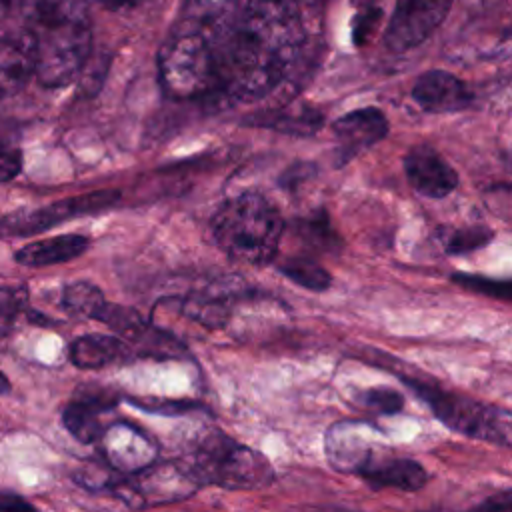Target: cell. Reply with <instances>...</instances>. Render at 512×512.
<instances>
[{
  "instance_id": "1",
  "label": "cell",
  "mask_w": 512,
  "mask_h": 512,
  "mask_svg": "<svg viewBox=\"0 0 512 512\" xmlns=\"http://www.w3.org/2000/svg\"><path fill=\"white\" fill-rule=\"evenodd\" d=\"M220 38L214 52V82L232 100H260L286 80L302 52L300 6L248 0L244 12Z\"/></svg>"
},
{
  "instance_id": "2",
  "label": "cell",
  "mask_w": 512,
  "mask_h": 512,
  "mask_svg": "<svg viewBox=\"0 0 512 512\" xmlns=\"http://www.w3.org/2000/svg\"><path fill=\"white\" fill-rule=\"evenodd\" d=\"M284 232V220L274 204L258 192H242L226 200L212 218L216 244L232 258L262 266L270 262Z\"/></svg>"
},
{
  "instance_id": "3",
  "label": "cell",
  "mask_w": 512,
  "mask_h": 512,
  "mask_svg": "<svg viewBox=\"0 0 512 512\" xmlns=\"http://www.w3.org/2000/svg\"><path fill=\"white\" fill-rule=\"evenodd\" d=\"M34 76L44 88L70 84L86 66L92 50V28L86 14L30 22Z\"/></svg>"
},
{
  "instance_id": "4",
  "label": "cell",
  "mask_w": 512,
  "mask_h": 512,
  "mask_svg": "<svg viewBox=\"0 0 512 512\" xmlns=\"http://www.w3.org/2000/svg\"><path fill=\"white\" fill-rule=\"evenodd\" d=\"M188 470L198 482L234 490H254L272 482L268 460L224 434H208L192 452Z\"/></svg>"
},
{
  "instance_id": "5",
  "label": "cell",
  "mask_w": 512,
  "mask_h": 512,
  "mask_svg": "<svg viewBox=\"0 0 512 512\" xmlns=\"http://www.w3.org/2000/svg\"><path fill=\"white\" fill-rule=\"evenodd\" d=\"M214 76V48L200 32L180 28L158 52V80L170 98H198L210 90Z\"/></svg>"
},
{
  "instance_id": "6",
  "label": "cell",
  "mask_w": 512,
  "mask_h": 512,
  "mask_svg": "<svg viewBox=\"0 0 512 512\" xmlns=\"http://www.w3.org/2000/svg\"><path fill=\"white\" fill-rule=\"evenodd\" d=\"M434 414L454 432L510 446V414L498 406H486L464 396H456L434 386H414Z\"/></svg>"
},
{
  "instance_id": "7",
  "label": "cell",
  "mask_w": 512,
  "mask_h": 512,
  "mask_svg": "<svg viewBox=\"0 0 512 512\" xmlns=\"http://www.w3.org/2000/svg\"><path fill=\"white\" fill-rule=\"evenodd\" d=\"M118 196L120 194L116 190H98L82 196L64 198L42 208L16 210L10 214H4L0 218V238L32 236L36 232H44L52 226H58L66 220L102 212L112 204H116Z\"/></svg>"
},
{
  "instance_id": "8",
  "label": "cell",
  "mask_w": 512,
  "mask_h": 512,
  "mask_svg": "<svg viewBox=\"0 0 512 512\" xmlns=\"http://www.w3.org/2000/svg\"><path fill=\"white\" fill-rule=\"evenodd\" d=\"M452 0H396L384 30V46L404 54L420 46L442 24Z\"/></svg>"
},
{
  "instance_id": "9",
  "label": "cell",
  "mask_w": 512,
  "mask_h": 512,
  "mask_svg": "<svg viewBox=\"0 0 512 512\" xmlns=\"http://www.w3.org/2000/svg\"><path fill=\"white\" fill-rule=\"evenodd\" d=\"M196 476L188 470V466L164 464V466H148L134 474L132 480L120 482L118 494L126 496L130 506H150V504H166L180 498L190 496L198 488Z\"/></svg>"
},
{
  "instance_id": "10",
  "label": "cell",
  "mask_w": 512,
  "mask_h": 512,
  "mask_svg": "<svg viewBox=\"0 0 512 512\" xmlns=\"http://www.w3.org/2000/svg\"><path fill=\"white\" fill-rule=\"evenodd\" d=\"M410 186L426 198H444L458 186L456 170L428 144L412 146L404 156Z\"/></svg>"
},
{
  "instance_id": "11",
  "label": "cell",
  "mask_w": 512,
  "mask_h": 512,
  "mask_svg": "<svg viewBox=\"0 0 512 512\" xmlns=\"http://www.w3.org/2000/svg\"><path fill=\"white\" fill-rule=\"evenodd\" d=\"M374 430L362 422H338L326 434V456L332 468L340 472H356L372 460Z\"/></svg>"
},
{
  "instance_id": "12",
  "label": "cell",
  "mask_w": 512,
  "mask_h": 512,
  "mask_svg": "<svg viewBox=\"0 0 512 512\" xmlns=\"http://www.w3.org/2000/svg\"><path fill=\"white\" fill-rule=\"evenodd\" d=\"M102 452L116 470L136 474L148 468L156 458L154 442L130 424H114L100 436Z\"/></svg>"
},
{
  "instance_id": "13",
  "label": "cell",
  "mask_w": 512,
  "mask_h": 512,
  "mask_svg": "<svg viewBox=\"0 0 512 512\" xmlns=\"http://www.w3.org/2000/svg\"><path fill=\"white\" fill-rule=\"evenodd\" d=\"M334 136L338 140V154L340 164L356 156L360 150L370 148L372 144L380 142L388 134V120L382 110L368 106L346 112L340 116L334 126Z\"/></svg>"
},
{
  "instance_id": "14",
  "label": "cell",
  "mask_w": 512,
  "mask_h": 512,
  "mask_svg": "<svg viewBox=\"0 0 512 512\" xmlns=\"http://www.w3.org/2000/svg\"><path fill=\"white\" fill-rule=\"evenodd\" d=\"M412 98L422 110L432 114L458 112L472 102L468 86L444 70H428L420 74L412 86Z\"/></svg>"
},
{
  "instance_id": "15",
  "label": "cell",
  "mask_w": 512,
  "mask_h": 512,
  "mask_svg": "<svg viewBox=\"0 0 512 512\" xmlns=\"http://www.w3.org/2000/svg\"><path fill=\"white\" fill-rule=\"evenodd\" d=\"M360 476L374 488H398L414 492L426 484V470L410 458H394L374 454L372 460L362 468Z\"/></svg>"
},
{
  "instance_id": "16",
  "label": "cell",
  "mask_w": 512,
  "mask_h": 512,
  "mask_svg": "<svg viewBox=\"0 0 512 512\" xmlns=\"http://www.w3.org/2000/svg\"><path fill=\"white\" fill-rule=\"evenodd\" d=\"M34 76V46L24 38H0V98L12 96Z\"/></svg>"
},
{
  "instance_id": "17",
  "label": "cell",
  "mask_w": 512,
  "mask_h": 512,
  "mask_svg": "<svg viewBox=\"0 0 512 512\" xmlns=\"http://www.w3.org/2000/svg\"><path fill=\"white\" fill-rule=\"evenodd\" d=\"M88 250V238L82 234H58L50 236L14 252V260L28 268L52 266L70 262Z\"/></svg>"
},
{
  "instance_id": "18",
  "label": "cell",
  "mask_w": 512,
  "mask_h": 512,
  "mask_svg": "<svg viewBox=\"0 0 512 512\" xmlns=\"http://www.w3.org/2000/svg\"><path fill=\"white\" fill-rule=\"evenodd\" d=\"M70 362L84 370L104 368L130 356V348L122 338L106 334H86L76 338L68 350Z\"/></svg>"
},
{
  "instance_id": "19",
  "label": "cell",
  "mask_w": 512,
  "mask_h": 512,
  "mask_svg": "<svg viewBox=\"0 0 512 512\" xmlns=\"http://www.w3.org/2000/svg\"><path fill=\"white\" fill-rule=\"evenodd\" d=\"M114 400L104 396H82L72 400L64 412L62 422L66 430L80 442H96L100 440L104 426H102V414L110 410Z\"/></svg>"
},
{
  "instance_id": "20",
  "label": "cell",
  "mask_w": 512,
  "mask_h": 512,
  "mask_svg": "<svg viewBox=\"0 0 512 512\" xmlns=\"http://www.w3.org/2000/svg\"><path fill=\"white\" fill-rule=\"evenodd\" d=\"M238 0H186L184 2V26L200 32L210 40V34L222 36L236 20Z\"/></svg>"
},
{
  "instance_id": "21",
  "label": "cell",
  "mask_w": 512,
  "mask_h": 512,
  "mask_svg": "<svg viewBox=\"0 0 512 512\" xmlns=\"http://www.w3.org/2000/svg\"><path fill=\"white\" fill-rule=\"evenodd\" d=\"M62 306L72 316L98 320L102 308L106 306V298L96 284L88 280H76L64 286Z\"/></svg>"
},
{
  "instance_id": "22",
  "label": "cell",
  "mask_w": 512,
  "mask_h": 512,
  "mask_svg": "<svg viewBox=\"0 0 512 512\" xmlns=\"http://www.w3.org/2000/svg\"><path fill=\"white\" fill-rule=\"evenodd\" d=\"M258 126H268L278 132L296 134V136H312L322 126V114L312 108L300 110H282L268 112L264 116H256Z\"/></svg>"
},
{
  "instance_id": "23",
  "label": "cell",
  "mask_w": 512,
  "mask_h": 512,
  "mask_svg": "<svg viewBox=\"0 0 512 512\" xmlns=\"http://www.w3.org/2000/svg\"><path fill=\"white\" fill-rule=\"evenodd\" d=\"M280 272L292 280L294 284L312 290V292H322L332 284V278L324 266H320L316 260L306 258V256H292L284 260L280 266Z\"/></svg>"
},
{
  "instance_id": "24",
  "label": "cell",
  "mask_w": 512,
  "mask_h": 512,
  "mask_svg": "<svg viewBox=\"0 0 512 512\" xmlns=\"http://www.w3.org/2000/svg\"><path fill=\"white\" fill-rule=\"evenodd\" d=\"M492 236L494 232L486 226H462L442 230L440 242L448 254H466L486 246L492 240Z\"/></svg>"
},
{
  "instance_id": "25",
  "label": "cell",
  "mask_w": 512,
  "mask_h": 512,
  "mask_svg": "<svg viewBox=\"0 0 512 512\" xmlns=\"http://www.w3.org/2000/svg\"><path fill=\"white\" fill-rule=\"evenodd\" d=\"M356 6V16L352 20V36L356 44L366 42L382 20L380 0H352Z\"/></svg>"
},
{
  "instance_id": "26",
  "label": "cell",
  "mask_w": 512,
  "mask_h": 512,
  "mask_svg": "<svg viewBox=\"0 0 512 512\" xmlns=\"http://www.w3.org/2000/svg\"><path fill=\"white\" fill-rule=\"evenodd\" d=\"M26 304V288L22 286H0V336L12 332L18 314Z\"/></svg>"
},
{
  "instance_id": "27",
  "label": "cell",
  "mask_w": 512,
  "mask_h": 512,
  "mask_svg": "<svg viewBox=\"0 0 512 512\" xmlns=\"http://www.w3.org/2000/svg\"><path fill=\"white\" fill-rule=\"evenodd\" d=\"M452 278H454L456 284H460L468 290L482 292L486 296L502 298V300L510 298V282H506V280H492V278L474 276V274H454Z\"/></svg>"
},
{
  "instance_id": "28",
  "label": "cell",
  "mask_w": 512,
  "mask_h": 512,
  "mask_svg": "<svg viewBox=\"0 0 512 512\" xmlns=\"http://www.w3.org/2000/svg\"><path fill=\"white\" fill-rule=\"evenodd\" d=\"M302 236H306L322 246H334V242H336V234L328 226V218L324 214H316L310 220H302Z\"/></svg>"
},
{
  "instance_id": "29",
  "label": "cell",
  "mask_w": 512,
  "mask_h": 512,
  "mask_svg": "<svg viewBox=\"0 0 512 512\" xmlns=\"http://www.w3.org/2000/svg\"><path fill=\"white\" fill-rule=\"evenodd\" d=\"M22 164H24V156L20 148L8 146V144L0 146V184L14 180L22 172Z\"/></svg>"
},
{
  "instance_id": "30",
  "label": "cell",
  "mask_w": 512,
  "mask_h": 512,
  "mask_svg": "<svg viewBox=\"0 0 512 512\" xmlns=\"http://www.w3.org/2000/svg\"><path fill=\"white\" fill-rule=\"evenodd\" d=\"M368 406L376 408L378 412L384 414H394L402 408V396L390 388H374L366 394Z\"/></svg>"
},
{
  "instance_id": "31",
  "label": "cell",
  "mask_w": 512,
  "mask_h": 512,
  "mask_svg": "<svg viewBox=\"0 0 512 512\" xmlns=\"http://www.w3.org/2000/svg\"><path fill=\"white\" fill-rule=\"evenodd\" d=\"M0 512H38L26 498L0 490Z\"/></svg>"
},
{
  "instance_id": "32",
  "label": "cell",
  "mask_w": 512,
  "mask_h": 512,
  "mask_svg": "<svg viewBox=\"0 0 512 512\" xmlns=\"http://www.w3.org/2000/svg\"><path fill=\"white\" fill-rule=\"evenodd\" d=\"M476 512H512V496L510 492H500V494H494L490 496L488 500H484Z\"/></svg>"
},
{
  "instance_id": "33",
  "label": "cell",
  "mask_w": 512,
  "mask_h": 512,
  "mask_svg": "<svg viewBox=\"0 0 512 512\" xmlns=\"http://www.w3.org/2000/svg\"><path fill=\"white\" fill-rule=\"evenodd\" d=\"M252 2H266V4H282V6H300L298 0H252Z\"/></svg>"
},
{
  "instance_id": "34",
  "label": "cell",
  "mask_w": 512,
  "mask_h": 512,
  "mask_svg": "<svg viewBox=\"0 0 512 512\" xmlns=\"http://www.w3.org/2000/svg\"><path fill=\"white\" fill-rule=\"evenodd\" d=\"M10 390V380H8V376L0 370V394H6Z\"/></svg>"
},
{
  "instance_id": "35",
  "label": "cell",
  "mask_w": 512,
  "mask_h": 512,
  "mask_svg": "<svg viewBox=\"0 0 512 512\" xmlns=\"http://www.w3.org/2000/svg\"><path fill=\"white\" fill-rule=\"evenodd\" d=\"M12 0H0V6H6V4H10Z\"/></svg>"
}]
</instances>
